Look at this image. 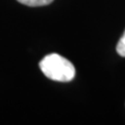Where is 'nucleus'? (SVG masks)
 I'll return each instance as SVG.
<instances>
[{
    "label": "nucleus",
    "instance_id": "nucleus-1",
    "mask_svg": "<svg viewBox=\"0 0 125 125\" xmlns=\"http://www.w3.org/2000/svg\"><path fill=\"white\" fill-rule=\"evenodd\" d=\"M43 74L51 80L68 83L75 77V67L67 58L57 53H50L40 62Z\"/></svg>",
    "mask_w": 125,
    "mask_h": 125
},
{
    "label": "nucleus",
    "instance_id": "nucleus-2",
    "mask_svg": "<svg viewBox=\"0 0 125 125\" xmlns=\"http://www.w3.org/2000/svg\"><path fill=\"white\" fill-rule=\"evenodd\" d=\"M17 1L27 6H44L50 4L53 0H17Z\"/></svg>",
    "mask_w": 125,
    "mask_h": 125
},
{
    "label": "nucleus",
    "instance_id": "nucleus-3",
    "mask_svg": "<svg viewBox=\"0 0 125 125\" xmlns=\"http://www.w3.org/2000/svg\"><path fill=\"white\" fill-rule=\"evenodd\" d=\"M116 49H117V52H118L119 55L125 56V31L122 34V37L120 38L118 44H117Z\"/></svg>",
    "mask_w": 125,
    "mask_h": 125
}]
</instances>
